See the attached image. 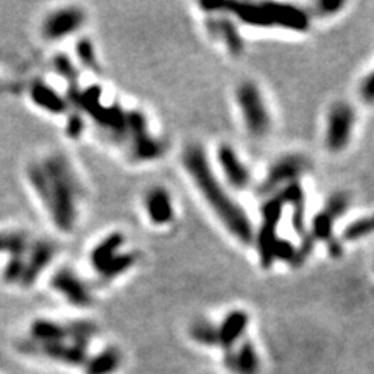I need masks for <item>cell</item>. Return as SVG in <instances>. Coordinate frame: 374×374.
I'll return each mask as SVG.
<instances>
[{
  "mask_svg": "<svg viewBox=\"0 0 374 374\" xmlns=\"http://www.w3.org/2000/svg\"><path fill=\"white\" fill-rule=\"evenodd\" d=\"M56 254H58L56 242L44 237H33V241H31L30 248L24 259L25 267L21 287L22 288L33 287L35 282L50 268Z\"/></svg>",
  "mask_w": 374,
  "mask_h": 374,
  "instance_id": "30bf717a",
  "label": "cell"
},
{
  "mask_svg": "<svg viewBox=\"0 0 374 374\" xmlns=\"http://www.w3.org/2000/svg\"><path fill=\"white\" fill-rule=\"evenodd\" d=\"M334 227H335L334 218L329 216L325 209H321L312 217L311 229H309L307 234L311 236L315 242L327 243L334 238Z\"/></svg>",
  "mask_w": 374,
  "mask_h": 374,
  "instance_id": "7402d4cb",
  "label": "cell"
},
{
  "mask_svg": "<svg viewBox=\"0 0 374 374\" xmlns=\"http://www.w3.org/2000/svg\"><path fill=\"white\" fill-rule=\"evenodd\" d=\"M88 22V13L79 5H64L42 17L40 35L47 44H58L79 35Z\"/></svg>",
  "mask_w": 374,
  "mask_h": 374,
  "instance_id": "52a82bcc",
  "label": "cell"
},
{
  "mask_svg": "<svg viewBox=\"0 0 374 374\" xmlns=\"http://www.w3.org/2000/svg\"><path fill=\"white\" fill-rule=\"evenodd\" d=\"M236 105L243 127L251 138L263 139L272 130V114L259 85L253 80H243L234 92Z\"/></svg>",
  "mask_w": 374,
  "mask_h": 374,
  "instance_id": "3957f363",
  "label": "cell"
},
{
  "mask_svg": "<svg viewBox=\"0 0 374 374\" xmlns=\"http://www.w3.org/2000/svg\"><path fill=\"white\" fill-rule=\"evenodd\" d=\"M273 29H281L293 33H304L311 29V15L309 10L295 3L282 2H263Z\"/></svg>",
  "mask_w": 374,
  "mask_h": 374,
  "instance_id": "4fadbf2b",
  "label": "cell"
},
{
  "mask_svg": "<svg viewBox=\"0 0 374 374\" xmlns=\"http://www.w3.org/2000/svg\"><path fill=\"white\" fill-rule=\"evenodd\" d=\"M142 206H144L147 220L153 227L165 228L175 222V202H173L172 193L165 186H152L150 189H147L144 200H142Z\"/></svg>",
  "mask_w": 374,
  "mask_h": 374,
  "instance_id": "7c38bea8",
  "label": "cell"
},
{
  "mask_svg": "<svg viewBox=\"0 0 374 374\" xmlns=\"http://www.w3.org/2000/svg\"><path fill=\"white\" fill-rule=\"evenodd\" d=\"M189 335L195 343L202 346H218L217 325L208 320H200L192 323L189 327Z\"/></svg>",
  "mask_w": 374,
  "mask_h": 374,
  "instance_id": "603a6c76",
  "label": "cell"
},
{
  "mask_svg": "<svg viewBox=\"0 0 374 374\" xmlns=\"http://www.w3.org/2000/svg\"><path fill=\"white\" fill-rule=\"evenodd\" d=\"M89 345L81 343L79 340H58L47 341V343H36L29 339L22 340L19 343V351H22L27 356L44 357L51 362L67 365V366H83L88 360Z\"/></svg>",
  "mask_w": 374,
  "mask_h": 374,
  "instance_id": "ba28073f",
  "label": "cell"
},
{
  "mask_svg": "<svg viewBox=\"0 0 374 374\" xmlns=\"http://www.w3.org/2000/svg\"><path fill=\"white\" fill-rule=\"evenodd\" d=\"M357 92L360 100L364 103H366V105H374V69L370 70V72L360 80Z\"/></svg>",
  "mask_w": 374,
  "mask_h": 374,
  "instance_id": "83f0119b",
  "label": "cell"
},
{
  "mask_svg": "<svg viewBox=\"0 0 374 374\" xmlns=\"http://www.w3.org/2000/svg\"><path fill=\"white\" fill-rule=\"evenodd\" d=\"M250 325V315L242 309H234L227 314V317L222 320V323L217 326L218 332V346L223 348V351L234 350L236 345L243 339Z\"/></svg>",
  "mask_w": 374,
  "mask_h": 374,
  "instance_id": "9a60e30c",
  "label": "cell"
},
{
  "mask_svg": "<svg viewBox=\"0 0 374 374\" xmlns=\"http://www.w3.org/2000/svg\"><path fill=\"white\" fill-rule=\"evenodd\" d=\"M67 122H66V133L70 139H80V136L85 131L86 122L83 119L81 113L75 109V113H67Z\"/></svg>",
  "mask_w": 374,
  "mask_h": 374,
  "instance_id": "4316f807",
  "label": "cell"
},
{
  "mask_svg": "<svg viewBox=\"0 0 374 374\" xmlns=\"http://www.w3.org/2000/svg\"><path fill=\"white\" fill-rule=\"evenodd\" d=\"M139 256L136 251H120V253L109 261L105 268L100 270L97 276L103 284H109L115 279H119L120 276L130 272V270L138 263Z\"/></svg>",
  "mask_w": 374,
  "mask_h": 374,
  "instance_id": "ffe728a7",
  "label": "cell"
},
{
  "mask_svg": "<svg viewBox=\"0 0 374 374\" xmlns=\"http://www.w3.org/2000/svg\"><path fill=\"white\" fill-rule=\"evenodd\" d=\"M374 236V212L370 216L359 217L352 220L350 225H346L345 229L341 231V238L343 242H359L364 238Z\"/></svg>",
  "mask_w": 374,
  "mask_h": 374,
  "instance_id": "44dd1931",
  "label": "cell"
},
{
  "mask_svg": "<svg viewBox=\"0 0 374 374\" xmlns=\"http://www.w3.org/2000/svg\"><path fill=\"white\" fill-rule=\"evenodd\" d=\"M25 178L56 231L70 234L80 220L85 184L66 153L50 152L29 161Z\"/></svg>",
  "mask_w": 374,
  "mask_h": 374,
  "instance_id": "6da1fadb",
  "label": "cell"
},
{
  "mask_svg": "<svg viewBox=\"0 0 374 374\" xmlns=\"http://www.w3.org/2000/svg\"><path fill=\"white\" fill-rule=\"evenodd\" d=\"M357 125V114L351 103L339 100L332 103L326 115L323 144L332 154L345 152L351 144Z\"/></svg>",
  "mask_w": 374,
  "mask_h": 374,
  "instance_id": "5b68a950",
  "label": "cell"
},
{
  "mask_svg": "<svg viewBox=\"0 0 374 374\" xmlns=\"http://www.w3.org/2000/svg\"><path fill=\"white\" fill-rule=\"evenodd\" d=\"M225 365L234 374H259L261 360L253 341H242L238 348L227 351Z\"/></svg>",
  "mask_w": 374,
  "mask_h": 374,
  "instance_id": "2e32d148",
  "label": "cell"
},
{
  "mask_svg": "<svg viewBox=\"0 0 374 374\" xmlns=\"http://www.w3.org/2000/svg\"><path fill=\"white\" fill-rule=\"evenodd\" d=\"M345 2H331V0H321V2L314 3L312 10L309 11L311 17H331L339 15V13L345 8Z\"/></svg>",
  "mask_w": 374,
  "mask_h": 374,
  "instance_id": "484cf974",
  "label": "cell"
},
{
  "mask_svg": "<svg viewBox=\"0 0 374 374\" xmlns=\"http://www.w3.org/2000/svg\"><path fill=\"white\" fill-rule=\"evenodd\" d=\"M122 365V352L119 348L108 346L105 350L97 352L95 356L88 357L85 366V374H114Z\"/></svg>",
  "mask_w": 374,
  "mask_h": 374,
  "instance_id": "d6986e66",
  "label": "cell"
},
{
  "mask_svg": "<svg viewBox=\"0 0 374 374\" xmlns=\"http://www.w3.org/2000/svg\"><path fill=\"white\" fill-rule=\"evenodd\" d=\"M125 243L127 238L122 233H111L97 242L89 253V263H91L94 272L99 273L100 270L105 268L109 261L114 259L120 251H124Z\"/></svg>",
  "mask_w": 374,
  "mask_h": 374,
  "instance_id": "e0dca14e",
  "label": "cell"
},
{
  "mask_svg": "<svg viewBox=\"0 0 374 374\" xmlns=\"http://www.w3.org/2000/svg\"><path fill=\"white\" fill-rule=\"evenodd\" d=\"M33 236L25 229H0V254H3L6 259L25 256Z\"/></svg>",
  "mask_w": 374,
  "mask_h": 374,
  "instance_id": "ac0fdd59",
  "label": "cell"
},
{
  "mask_svg": "<svg viewBox=\"0 0 374 374\" xmlns=\"http://www.w3.org/2000/svg\"><path fill=\"white\" fill-rule=\"evenodd\" d=\"M50 287L67 304L74 307L86 309L91 307L94 302L92 288L79 273L69 267H60L51 273Z\"/></svg>",
  "mask_w": 374,
  "mask_h": 374,
  "instance_id": "9c48e42d",
  "label": "cell"
},
{
  "mask_svg": "<svg viewBox=\"0 0 374 374\" xmlns=\"http://www.w3.org/2000/svg\"><path fill=\"white\" fill-rule=\"evenodd\" d=\"M76 58H79L81 66H85L86 69L94 70V72H99L100 70L99 56H97V51L91 40L81 38V40L76 42Z\"/></svg>",
  "mask_w": 374,
  "mask_h": 374,
  "instance_id": "cb8c5ba5",
  "label": "cell"
},
{
  "mask_svg": "<svg viewBox=\"0 0 374 374\" xmlns=\"http://www.w3.org/2000/svg\"><path fill=\"white\" fill-rule=\"evenodd\" d=\"M218 170L225 178V184L234 190L248 189L251 183V172L241 154L229 142H222L216 153Z\"/></svg>",
  "mask_w": 374,
  "mask_h": 374,
  "instance_id": "8fae6325",
  "label": "cell"
},
{
  "mask_svg": "<svg viewBox=\"0 0 374 374\" xmlns=\"http://www.w3.org/2000/svg\"><path fill=\"white\" fill-rule=\"evenodd\" d=\"M350 206H351V200L345 192H335L334 195L327 198L323 209L334 218L335 222H337L346 214L348 209H350Z\"/></svg>",
  "mask_w": 374,
  "mask_h": 374,
  "instance_id": "d4e9b609",
  "label": "cell"
},
{
  "mask_svg": "<svg viewBox=\"0 0 374 374\" xmlns=\"http://www.w3.org/2000/svg\"><path fill=\"white\" fill-rule=\"evenodd\" d=\"M125 140L130 144V156L133 161L140 163H152L165 153V142L156 136H153L148 130L147 115L134 109L127 113V134Z\"/></svg>",
  "mask_w": 374,
  "mask_h": 374,
  "instance_id": "277c9868",
  "label": "cell"
},
{
  "mask_svg": "<svg viewBox=\"0 0 374 374\" xmlns=\"http://www.w3.org/2000/svg\"><path fill=\"white\" fill-rule=\"evenodd\" d=\"M312 169L311 159L301 153L282 154L281 158L273 161L263 177L262 183L257 187V193L263 197L273 195L284 187L293 183H300L301 178Z\"/></svg>",
  "mask_w": 374,
  "mask_h": 374,
  "instance_id": "8992f818",
  "label": "cell"
},
{
  "mask_svg": "<svg viewBox=\"0 0 374 374\" xmlns=\"http://www.w3.org/2000/svg\"><path fill=\"white\" fill-rule=\"evenodd\" d=\"M181 163L195 189L203 197L204 203L209 206L212 214L223 225V228L237 242L253 245L256 229L251 223V218L243 206L229 192L228 186L218 178L203 145H187L183 150Z\"/></svg>",
  "mask_w": 374,
  "mask_h": 374,
  "instance_id": "7a4b0ae2",
  "label": "cell"
},
{
  "mask_svg": "<svg viewBox=\"0 0 374 374\" xmlns=\"http://www.w3.org/2000/svg\"><path fill=\"white\" fill-rule=\"evenodd\" d=\"M24 91L27 92L30 101L50 115H66L70 109V103L67 97L63 92L49 85L47 81L36 79L30 81L29 85H24Z\"/></svg>",
  "mask_w": 374,
  "mask_h": 374,
  "instance_id": "5bb4252c",
  "label": "cell"
}]
</instances>
